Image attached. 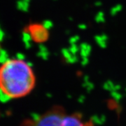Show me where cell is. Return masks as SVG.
<instances>
[{"label":"cell","mask_w":126,"mask_h":126,"mask_svg":"<svg viewBox=\"0 0 126 126\" xmlns=\"http://www.w3.org/2000/svg\"><path fill=\"white\" fill-rule=\"evenodd\" d=\"M35 75L29 63L20 58L8 59L0 65V93L5 98H20L35 86Z\"/></svg>","instance_id":"cell-1"},{"label":"cell","mask_w":126,"mask_h":126,"mask_svg":"<svg viewBox=\"0 0 126 126\" xmlns=\"http://www.w3.org/2000/svg\"><path fill=\"white\" fill-rule=\"evenodd\" d=\"M28 32L32 40L35 42H44L48 37V29L42 25H32L29 27Z\"/></svg>","instance_id":"cell-2"},{"label":"cell","mask_w":126,"mask_h":126,"mask_svg":"<svg viewBox=\"0 0 126 126\" xmlns=\"http://www.w3.org/2000/svg\"><path fill=\"white\" fill-rule=\"evenodd\" d=\"M58 126H89L81 120L77 115H67L65 114L62 121Z\"/></svg>","instance_id":"cell-3"},{"label":"cell","mask_w":126,"mask_h":126,"mask_svg":"<svg viewBox=\"0 0 126 126\" xmlns=\"http://www.w3.org/2000/svg\"><path fill=\"white\" fill-rule=\"evenodd\" d=\"M3 39V32H2V30L0 29V44H1V41ZM1 46H0V56H1Z\"/></svg>","instance_id":"cell-4"}]
</instances>
